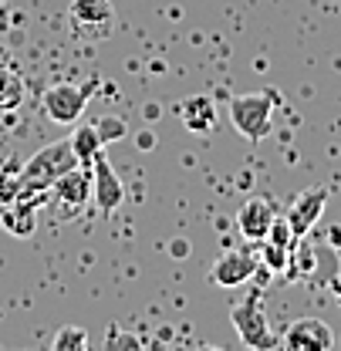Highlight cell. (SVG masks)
<instances>
[{
    "label": "cell",
    "instance_id": "cell-1",
    "mask_svg": "<svg viewBox=\"0 0 341 351\" xmlns=\"http://www.w3.org/2000/svg\"><path fill=\"white\" fill-rule=\"evenodd\" d=\"M78 166V156L71 149V138L51 142L38 149L24 166H21V179H24V193H51V186L61 179L64 173H71ZM21 193V196H24Z\"/></svg>",
    "mask_w": 341,
    "mask_h": 351
},
{
    "label": "cell",
    "instance_id": "cell-2",
    "mask_svg": "<svg viewBox=\"0 0 341 351\" xmlns=\"http://www.w3.org/2000/svg\"><path fill=\"white\" fill-rule=\"evenodd\" d=\"M230 324L237 331V338L247 345V348H274L281 345V338L270 331V321H267V311H263V291L250 287L237 304L230 307Z\"/></svg>",
    "mask_w": 341,
    "mask_h": 351
},
{
    "label": "cell",
    "instance_id": "cell-3",
    "mask_svg": "<svg viewBox=\"0 0 341 351\" xmlns=\"http://www.w3.org/2000/svg\"><path fill=\"white\" fill-rule=\"evenodd\" d=\"M277 95L274 91H250L230 98V125L240 132L247 142H263L274 125Z\"/></svg>",
    "mask_w": 341,
    "mask_h": 351
},
{
    "label": "cell",
    "instance_id": "cell-4",
    "mask_svg": "<svg viewBox=\"0 0 341 351\" xmlns=\"http://www.w3.org/2000/svg\"><path fill=\"white\" fill-rule=\"evenodd\" d=\"M91 199V169L88 166H75L71 173H64L54 186H51V203L58 219H75Z\"/></svg>",
    "mask_w": 341,
    "mask_h": 351
},
{
    "label": "cell",
    "instance_id": "cell-5",
    "mask_svg": "<svg viewBox=\"0 0 341 351\" xmlns=\"http://www.w3.org/2000/svg\"><path fill=\"white\" fill-rule=\"evenodd\" d=\"M41 108L54 125H75L82 119V112L88 108V88L71 85V82H58V85H51L44 91Z\"/></svg>",
    "mask_w": 341,
    "mask_h": 351
},
{
    "label": "cell",
    "instance_id": "cell-6",
    "mask_svg": "<svg viewBox=\"0 0 341 351\" xmlns=\"http://www.w3.org/2000/svg\"><path fill=\"white\" fill-rule=\"evenodd\" d=\"M257 267H260V261H257L250 250H244V247L223 250V254L213 261V267H210V280H213L216 287L233 291V287H244L247 280H254Z\"/></svg>",
    "mask_w": 341,
    "mask_h": 351
},
{
    "label": "cell",
    "instance_id": "cell-7",
    "mask_svg": "<svg viewBox=\"0 0 341 351\" xmlns=\"http://www.w3.org/2000/svg\"><path fill=\"white\" fill-rule=\"evenodd\" d=\"M301 237L291 230L287 217H277L270 233L260 240V263L270 270V274H287V263H291V254H294V243Z\"/></svg>",
    "mask_w": 341,
    "mask_h": 351
},
{
    "label": "cell",
    "instance_id": "cell-8",
    "mask_svg": "<svg viewBox=\"0 0 341 351\" xmlns=\"http://www.w3.org/2000/svg\"><path fill=\"white\" fill-rule=\"evenodd\" d=\"M91 199H95V206H98L102 217H112L122 206V199H126V186L115 176V169H112V162H108L105 152L91 166Z\"/></svg>",
    "mask_w": 341,
    "mask_h": 351
},
{
    "label": "cell",
    "instance_id": "cell-9",
    "mask_svg": "<svg viewBox=\"0 0 341 351\" xmlns=\"http://www.w3.org/2000/svg\"><path fill=\"white\" fill-rule=\"evenodd\" d=\"M281 345L287 351H328L335 348V335L321 317H298L281 335Z\"/></svg>",
    "mask_w": 341,
    "mask_h": 351
},
{
    "label": "cell",
    "instance_id": "cell-10",
    "mask_svg": "<svg viewBox=\"0 0 341 351\" xmlns=\"http://www.w3.org/2000/svg\"><path fill=\"white\" fill-rule=\"evenodd\" d=\"M325 206H328V189L325 186H307V189H301L298 196L291 199L284 217H287L291 230L298 237H307L314 230V223L325 217Z\"/></svg>",
    "mask_w": 341,
    "mask_h": 351
},
{
    "label": "cell",
    "instance_id": "cell-11",
    "mask_svg": "<svg viewBox=\"0 0 341 351\" xmlns=\"http://www.w3.org/2000/svg\"><path fill=\"white\" fill-rule=\"evenodd\" d=\"M277 217H281V213H277V206H274L270 196H250V199L237 210V230L244 233V240L260 243V240L270 233V226H274Z\"/></svg>",
    "mask_w": 341,
    "mask_h": 351
},
{
    "label": "cell",
    "instance_id": "cell-12",
    "mask_svg": "<svg viewBox=\"0 0 341 351\" xmlns=\"http://www.w3.org/2000/svg\"><path fill=\"white\" fill-rule=\"evenodd\" d=\"M47 196H51V193H24L21 199L7 203V210H3V217H0L3 230L14 233V237H31V233L38 230V206H41Z\"/></svg>",
    "mask_w": 341,
    "mask_h": 351
},
{
    "label": "cell",
    "instance_id": "cell-13",
    "mask_svg": "<svg viewBox=\"0 0 341 351\" xmlns=\"http://www.w3.org/2000/svg\"><path fill=\"white\" fill-rule=\"evenodd\" d=\"M176 115L193 135H210L216 129V105L210 95H189L176 105Z\"/></svg>",
    "mask_w": 341,
    "mask_h": 351
},
{
    "label": "cell",
    "instance_id": "cell-14",
    "mask_svg": "<svg viewBox=\"0 0 341 351\" xmlns=\"http://www.w3.org/2000/svg\"><path fill=\"white\" fill-rule=\"evenodd\" d=\"M115 10H112V0H71V21L78 27H91V31H105L112 24Z\"/></svg>",
    "mask_w": 341,
    "mask_h": 351
},
{
    "label": "cell",
    "instance_id": "cell-15",
    "mask_svg": "<svg viewBox=\"0 0 341 351\" xmlns=\"http://www.w3.org/2000/svg\"><path fill=\"white\" fill-rule=\"evenodd\" d=\"M71 138V149H75V156H78V166H95V159L105 152V142H102V135L95 129V122L91 125H78V129L68 135Z\"/></svg>",
    "mask_w": 341,
    "mask_h": 351
},
{
    "label": "cell",
    "instance_id": "cell-16",
    "mask_svg": "<svg viewBox=\"0 0 341 351\" xmlns=\"http://www.w3.org/2000/svg\"><path fill=\"white\" fill-rule=\"evenodd\" d=\"M24 105V78L10 68H0V115L17 112Z\"/></svg>",
    "mask_w": 341,
    "mask_h": 351
},
{
    "label": "cell",
    "instance_id": "cell-17",
    "mask_svg": "<svg viewBox=\"0 0 341 351\" xmlns=\"http://www.w3.org/2000/svg\"><path fill=\"white\" fill-rule=\"evenodd\" d=\"M21 193H24L21 166H0V206L21 199Z\"/></svg>",
    "mask_w": 341,
    "mask_h": 351
},
{
    "label": "cell",
    "instance_id": "cell-18",
    "mask_svg": "<svg viewBox=\"0 0 341 351\" xmlns=\"http://www.w3.org/2000/svg\"><path fill=\"white\" fill-rule=\"evenodd\" d=\"M51 348L54 351H85L88 348V335L82 328H61L58 335H54V341H51Z\"/></svg>",
    "mask_w": 341,
    "mask_h": 351
},
{
    "label": "cell",
    "instance_id": "cell-19",
    "mask_svg": "<svg viewBox=\"0 0 341 351\" xmlns=\"http://www.w3.org/2000/svg\"><path fill=\"white\" fill-rule=\"evenodd\" d=\"M95 129L102 135V142L108 145V142H119V138H126L128 135V122L122 115H102L98 122H95Z\"/></svg>",
    "mask_w": 341,
    "mask_h": 351
},
{
    "label": "cell",
    "instance_id": "cell-20",
    "mask_svg": "<svg viewBox=\"0 0 341 351\" xmlns=\"http://www.w3.org/2000/svg\"><path fill=\"white\" fill-rule=\"evenodd\" d=\"M108 348H142V341L135 335H119V328H112L108 335Z\"/></svg>",
    "mask_w": 341,
    "mask_h": 351
},
{
    "label": "cell",
    "instance_id": "cell-21",
    "mask_svg": "<svg viewBox=\"0 0 341 351\" xmlns=\"http://www.w3.org/2000/svg\"><path fill=\"white\" fill-rule=\"evenodd\" d=\"M139 149H156V135L152 132H142L139 135Z\"/></svg>",
    "mask_w": 341,
    "mask_h": 351
},
{
    "label": "cell",
    "instance_id": "cell-22",
    "mask_svg": "<svg viewBox=\"0 0 341 351\" xmlns=\"http://www.w3.org/2000/svg\"><path fill=\"white\" fill-rule=\"evenodd\" d=\"M186 254H189V243L186 240H176L172 243V257H186Z\"/></svg>",
    "mask_w": 341,
    "mask_h": 351
},
{
    "label": "cell",
    "instance_id": "cell-23",
    "mask_svg": "<svg viewBox=\"0 0 341 351\" xmlns=\"http://www.w3.org/2000/svg\"><path fill=\"white\" fill-rule=\"evenodd\" d=\"M328 287H331V291H335V294L341 298V270L335 274V277H331V284H328Z\"/></svg>",
    "mask_w": 341,
    "mask_h": 351
},
{
    "label": "cell",
    "instance_id": "cell-24",
    "mask_svg": "<svg viewBox=\"0 0 341 351\" xmlns=\"http://www.w3.org/2000/svg\"><path fill=\"white\" fill-rule=\"evenodd\" d=\"M0 68H7V47L0 44Z\"/></svg>",
    "mask_w": 341,
    "mask_h": 351
},
{
    "label": "cell",
    "instance_id": "cell-25",
    "mask_svg": "<svg viewBox=\"0 0 341 351\" xmlns=\"http://www.w3.org/2000/svg\"><path fill=\"white\" fill-rule=\"evenodd\" d=\"M331 240H341V230H331Z\"/></svg>",
    "mask_w": 341,
    "mask_h": 351
}]
</instances>
